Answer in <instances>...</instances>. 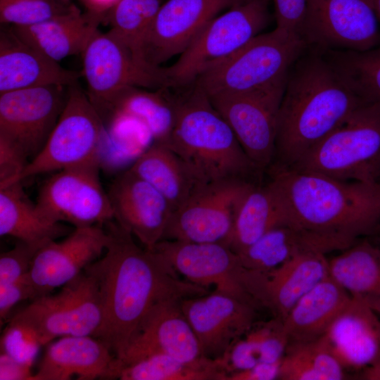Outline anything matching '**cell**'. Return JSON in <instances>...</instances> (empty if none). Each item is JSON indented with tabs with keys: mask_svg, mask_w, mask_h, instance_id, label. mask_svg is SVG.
Instances as JSON below:
<instances>
[{
	"mask_svg": "<svg viewBox=\"0 0 380 380\" xmlns=\"http://www.w3.org/2000/svg\"><path fill=\"white\" fill-rule=\"evenodd\" d=\"M104 255L84 271L96 281L102 322L93 336L121 362L139 325L151 308L168 299L205 294L208 289L179 274L158 253L141 248L116 221L108 222Z\"/></svg>",
	"mask_w": 380,
	"mask_h": 380,
	"instance_id": "1",
	"label": "cell"
},
{
	"mask_svg": "<svg viewBox=\"0 0 380 380\" xmlns=\"http://www.w3.org/2000/svg\"><path fill=\"white\" fill-rule=\"evenodd\" d=\"M310 48L288 74L272 165L293 167L365 102L322 51Z\"/></svg>",
	"mask_w": 380,
	"mask_h": 380,
	"instance_id": "2",
	"label": "cell"
},
{
	"mask_svg": "<svg viewBox=\"0 0 380 380\" xmlns=\"http://www.w3.org/2000/svg\"><path fill=\"white\" fill-rule=\"evenodd\" d=\"M291 224L347 247L380 228V186L272 165L267 170Z\"/></svg>",
	"mask_w": 380,
	"mask_h": 380,
	"instance_id": "3",
	"label": "cell"
},
{
	"mask_svg": "<svg viewBox=\"0 0 380 380\" xmlns=\"http://www.w3.org/2000/svg\"><path fill=\"white\" fill-rule=\"evenodd\" d=\"M175 98L168 146L201 184L227 179L259 182L262 171L247 156L231 127L197 85Z\"/></svg>",
	"mask_w": 380,
	"mask_h": 380,
	"instance_id": "4",
	"label": "cell"
},
{
	"mask_svg": "<svg viewBox=\"0 0 380 380\" xmlns=\"http://www.w3.org/2000/svg\"><path fill=\"white\" fill-rule=\"evenodd\" d=\"M308 48L302 36L276 27L207 67L193 84L208 96L253 91L287 76Z\"/></svg>",
	"mask_w": 380,
	"mask_h": 380,
	"instance_id": "5",
	"label": "cell"
},
{
	"mask_svg": "<svg viewBox=\"0 0 380 380\" xmlns=\"http://www.w3.org/2000/svg\"><path fill=\"white\" fill-rule=\"evenodd\" d=\"M152 251L189 282L269 311L267 273L244 267L226 244L161 240Z\"/></svg>",
	"mask_w": 380,
	"mask_h": 380,
	"instance_id": "6",
	"label": "cell"
},
{
	"mask_svg": "<svg viewBox=\"0 0 380 380\" xmlns=\"http://www.w3.org/2000/svg\"><path fill=\"white\" fill-rule=\"evenodd\" d=\"M380 163V103L365 101L291 168L374 182Z\"/></svg>",
	"mask_w": 380,
	"mask_h": 380,
	"instance_id": "7",
	"label": "cell"
},
{
	"mask_svg": "<svg viewBox=\"0 0 380 380\" xmlns=\"http://www.w3.org/2000/svg\"><path fill=\"white\" fill-rule=\"evenodd\" d=\"M270 0H241L213 18L171 66L167 87L192 84L207 67L231 56L260 34L270 21Z\"/></svg>",
	"mask_w": 380,
	"mask_h": 380,
	"instance_id": "8",
	"label": "cell"
},
{
	"mask_svg": "<svg viewBox=\"0 0 380 380\" xmlns=\"http://www.w3.org/2000/svg\"><path fill=\"white\" fill-rule=\"evenodd\" d=\"M104 132L103 121L87 92L78 82L68 87L65 105L45 145L13 183L75 167H101Z\"/></svg>",
	"mask_w": 380,
	"mask_h": 380,
	"instance_id": "9",
	"label": "cell"
},
{
	"mask_svg": "<svg viewBox=\"0 0 380 380\" xmlns=\"http://www.w3.org/2000/svg\"><path fill=\"white\" fill-rule=\"evenodd\" d=\"M95 279L84 270L54 295L39 297L13 318L33 329L43 345L66 336H94L102 322Z\"/></svg>",
	"mask_w": 380,
	"mask_h": 380,
	"instance_id": "10",
	"label": "cell"
},
{
	"mask_svg": "<svg viewBox=\"0 0 380 380\" xmlns=\"http://www.w3.org/2000/svg\"><path fill=\"white\" fill-rule=\"evenodd\" d=\"M287 77L253 91L208 96L247 156L262 172L274 161L278 115Z\"/></svg>",
	"mask_w": 380,
	"mask_h": 380,
	"instance_id": "11",
	"label": "cell"
},
{
	"mask_svg": "<svg viewBox=\"0 0 380 380\" xmlns=\"http://www.w3.org/2000/svg\"><path fill=\"white\" fill-rule=\"evenodd\" d=\"M254 183L227 179L198 186L172 212L162 240L225 244L237 210Z\"/></svg>",
	"mask_w": 380,
	"mask_h": 380,
	"instance_id": "12",
	"label": "cell"
},
{
	"mask_svg": "<svg viewBox=\"0 0 380 380\" xmlns=\"http://www.w3.org/2000/svg\"><path fill=\"white\" fill-rule=\"evenodd\" d=\"M101 167L87 165L57 171L39 189L36 205L53 222L75 228L102 226L114 219L108 192L99 178Z\"/></svg>",
	"mask_w": 380,
	"mask_h": 380,
	"instance_id": "13",
	"label": "cell"
},
{
	"mask_svg": "<svg viewBox=\"0 0 380 380\" xmlns=\"http://www.w3.org/2000/svg\"><path fill=\"white\" fill-rule=\"evenodd\" d=\"M379 23L369 0H308L302 37L320 50L367 51L380 46Z\"/></svg>",
	"mask_w": 380,
	"mask_h": 380,
	"instance_id": "14",
	"label": "cell"
},
{
	"mask_svg": "<svg viewBox=\"0 0 380 380\" xmlns=\"http://www.w3.org/2000/svg\"><path fill=\"white\" fill-rule=\"evenodd\" d=\"M82 55L87 94L95 108L125 87H167L163 68L144 65L109 32H98Z\"/></svg>",
	"mask_w": 380,
	"mask_h": 380,
	"instance_id": "15",
	"label": "cell"
},
{
	"mask_svg": "<svg viewBox=\"0 0 380 380\" xmlns=\"http://www.w3.org/2000/svg\"><path fill=\"white\" fill-rule=\"evenodd\" d=\"M68 87L49 85L0 94V137L30 161L42 149L65 105Z\"/></svg>",
	"mask_w": 380,
	"mask_h": 380,
	"instance_id": "16",
	"label": "cell"
},
{
	"mask_svg": "<svg viewBox=\"0 0 380 380\" xmlns=\"http://www.w3.org/2000/svg\"><path fill=\"white\" fill-rule=\"evenodd\" d=\"M241 0H167L148 32L142 53L153 68L182 54L220 12Z\"/></svg>",
	"mask_w": 380,
	"mask_h": 380,
	"instance_id": "17",
	"label": "cell"
},
{
	"mask_svg": "<svg viewBox=\"0 0 380 380\" xmlns=\"http://www.w3.org/2000/svg\"><path fill=\"white\" fill-rule=\"evenodd\" d=\"M181 307L196 336L202 355L212 360L221 359L251 329L258 311L216 291L182 299Z\"/></svg>",
	"mask_w": 380,
	"mask_h": 380,
	"instance_id": "18",
	"label": "cell"
},
{
	"mask_svg": "<svg viewBox=\"0 0 380 380\" xmlns=\"http://www.w3.org/2000/svg\"><path fill=\"white\" fill-rule=\"evenodd\" d=\"M108 234L102 226L75 228L34 254L28 274L36 298L70 281L105 252ZM35 298V299H36Z\"/></svg>",
	"mask_w": 380,
	"mask_h": 380,
	"instance_id": "19",
	"label": "cell"
},
{
	"mask_svg": "<svg viewBox=\"0 0 380 380\" xmlns=\"http://www.w3.org/2000/svg\"><path fill=\"white\" fill-rule=\"evenodd\" d=\"M108 194L115 221L152 250L162 240L173 212L168 201L129 169L115 178Z\"/></svg>",
	"mask_w": 380,
	"mask_h": 380,
	"instance_id": "20",
	"label": "cell"
},
{
	"mask_svg": "<svg viewBox=\"0 0 380 380\" xmlns=\"http://www.w3.org/2000/svg\"><path fill=\"white\" fill-rule=\"evenodd\" d=\"M181 300L165 299L151 308L128 346L122 360L123 366L156 353L184 362L203 357L196 336L182 311Z\"/></svg>",
	"mask_w": 380,
	"mask_h": 380,
	"instance_id": "21",
	"label": "cell"
},
{
	"mask_svg": "<svg viewBox=\"0 0 380 380\" xmlns=\"http://www.w3.org/2000/svg\"><path fill=\"white\" fill-rule=\"evenodd\" d=\"M122 362L93 336H66L49 343L34 380L118 379Z\"/></svg>",
	"mask_w": 380,
	"mask_h": 380,
	"instance_id": "22",
	"label": "cell"
},
{
	"mask_svg": "<svg viewBox=\"0 0 380 380\" xmlns=\"http://www.w3.org/2000/svg\"><path fill=\"white\" fill-rule=\"evenodd\" d=\"M82 71L68 70L23 41L11 25L0 30V94L38 87H69Z\"/></svg>",
	"mask_w": 380,
	"mask_h": 380,
	"instance_id": "23",
	"label": "cell"
},
{
	"mask_svg": "<svg viewBox=\"0 0 380 380\" xmlns=\"http://www.w3.org/2000/svg\"><path fill=\"white\" fill-rule=\"evenodd\" d=\"M322 338L345 369L361 372L380 360V319L352 297Z\"/></svg>",
	"mask_w": 380,
	"mask_h": 380,
	"instance_id": "24",
	"label": "cell"
},
{
	"mask_svg": "<svg viewBox=\"0 0 380 380\" xmlns=\"http://www.w3.org/2000/svg\"><path fill=\"white\" fill-rule=\"evenodd\" d=\"M343 243L289 224L274 227L236 253L248 269L268 273L299 255L308 252L340 251Z\"/></svg>",
	"mask_w": 380,
	"mask_h": 380,
	"instance_id": "25",
	"label": "cell"
},
{
	"mask_svg": "<svg viewBox=\"0 0 380 380\" xmlns=\"http://www.w3.org/2000/svg\"><path fill=\"white\" fill-rule=\"evenodd\" d=\"M351 296L329 274L303 295L283 319L289 343L321 338Z\"/></svg>",
	"mask_w": 380,
	"mask_h": 380,
	"instance_id": "26",
	"label": "cell"
},
{
	"mask_svg": "<svg viewBox=\"0 0 380 380\" xmlns=\"http://www.w3.org/2000/svg\"><path fill=\"white\" fill-rule=\"evenodd\" d=\"M291 224L284 198L270 179L254 183L246 193L235 216L231 236L225 243L239 253L269 230Z\"/></svg>",
	"mask_w": 380,
	"mask_h": 380,
	"instance_id": "27",
	"label": "cell"
},
{
	"mask_svg": "<svg viewBox=\"0 0 380 380\" xmlns=\"http://www.w3.org/2000/svg\"><path fill=\"white\" fill-rule=\"evenodd\" d=\"M100 22L77 7L72 11L30 26L11 25L25 42L59 62L82 54L95 34Z\"/></svg>",
	"mask_w": 380,
	"mask_h": 380,
	"instance_id": "28",
	"label": "cell"
},
{
	"mask_svg": "<svg viewBox=\"0 0 380 380\" xmlns=\"http://www.w3.org/2000/svg\"><path fill=\"white\" fill-rule=\"evenodd\" d=\"M72 232L44 217L25 192L22 182L0 188V234L15 238L37 251Z\"/></svg>",
	"mask_w": 380,
	"mask_h": 380,
	"instance_id": "29",
	"label": "cell"
},
{
	"mask_svg": "<svg viewBox=\"0 0 380 380\" xmlns=\"http://www.w3.org/2000/svg\"><path fill=\"white\" fill-rule=\"evenodd\" d=\"M328 259L329 274L353 298L380 315V247L356 241Z\"/></svg>",
	"mask_w": 380,
	"mask_h": 380,
	"instance_id": "30",
	"label": "cell"
},
{
	"mask_svg": "<svg viewBox=\"0 0 380 380\" xmlns=\"http://www.w3.org/2000/svg\"><path fill=\"white\" fill-rule=\"evenodd\" d=\"M167 87L148 91L137 87L123 88L96 108L102 119L111 115L134 118L149 132L153 142L166 144L175 120V102Z\"/></svg>",
	"mask_w": 380,
	"mask_h": 380,
	"instance_id": "31",
	"label": "cell"
},
{
	"mask_svg": "<svg viewBox=\"0 0 380 380\" xmlns=\"http://www.w3.org/2000/svg\"><path fill=\"white\" fill-rule=\"evenodd\" d=\"M269 311L284 319L296 302L329 275L326 254L308 252L293 258L267 273Z\"/></svg>",
	"mask_w": 380,
	"mask_h": 380,
	"instance_id": "32",
	"label": "cell"
},
{
	"mask_svg": "<svg viewBox=\"0 0 380 380\" xmlns=\"http://www.w3.org/2000/svg\"><path fill=\"white\" fill-rule=\"evenodd\" d=\"M179 208L199 184L182 159L166 144L153 142L128 168Z\"/></svg>",
	"mask_w": 380,
	"mask_h": 380,
	"instance_id": "33",
	"label": "cell"
},
{
	"mask_svg": "<svg viewBox=\"0 0 380 380\" xmlns=\"http://www.w3.org/2000/svg\"><path fill=\"white\" fill-rule=\"evenodd\" d=\"M122 380H228V374L219 360L201 357L184 362L163 353L152 354L120 370Z\"/></svg>",
	"mask_w": 380,
	"mask_h": 380,
	"instance_id": "34",
	"label": "cell"
},
{
	"mask_svg": "<svg viewBox=\"0 0 380 380\" xmlns=\"http://www.w3.org/2000/svg\"><path fill=\"white\" fill-rule=\"evenodd\" d=\"M162 0H120L108 15V31L145 66L142 49L148 32L162 5Z\"/></svg>",
	"mask_w": 380,
	"mask_h": 380,
	"instance_id": "35",
	"label": "cell"
},
{
	"mask_svg": "<svg viewBox=\"0 0 380 380\" xmlns=\"http://www.w3.org/2000/svg\"><path fill=\"white\" fill-rule=\"evenodd\" d=\"M322 52L362 100L380 103V46L361 51Z\"/></svg>",
	"mask_w": 380,
	"mask_h": 380,
	"instance_id": "36",
	"label": "cell"
},
{
	"mask_svg": "<svg viewBox=\"0 0 380 380\" xmlns=\"http://www.w3.org/2000/svg\"><path fill=\"white\" fill-rule=\"evenodd\" d=\"M77 6L60 0H0L2 25L26 27L72 11Z\"/></svg>",
	"mask_w": 380,
	"mask_h": 380,
	"instance_id": "37",
	"label": "cell"
},
{
	"mask_svg": "<svg viewBox=\"0 0 380 380\" xmlns=\"http://www.w3.org/2000/svg\"><path fill=\"white\" fill-rule=\"evenodd\" d=\"M254 348L259 362L281 361L289 345L283 320L272 317L266 322H256L244 334Z\"/></svg>",
	"mask_w": 380,
	"mask_h": 380,
	"instance_id": "38",
	"label": "cell"
},
{
	"mask_svg": "<svg viewBox=\"0 0 380 380\" xmlns=\"http://www.w3.org/2000/svg\"><path fill=\"white\" fill-rule=\"evenodd\" d=\"M44 346L36 331L26 324L12 317L1 337V353L30 366Z\"/></svg>",
	"mask_w": 380,
	"mask_h": 380,
	"instance_id": "39",
	"label": "cell"
},
{
	"mask_svg": "<svg viewBox=\"0 0 380 380\" xmlns=\"http://www.w3.org/2000/svg\"><path fill=\"white\" fill-rule=\"evenodd\" d=\"M37 251L22 241L0 255V286L15 282L29 274Z\"/></svg>",
	"mask_w": 380,
	"mask_h": 380,
	"instance_id": "40",
	"label": "cell"
},
{
	"mask_svg": "<svg viewBox=\"0 0 380 380\" xmlns=\"http://www.w3.org/2000/svg\"><path fill=\"white\" fill-rule=\"evenodd\" d=\"M29 163V158L18 146L0 137V188L12 184Z\"/></svg>",
	"mask_w": 380,
	"mask_h": 380,
	"instance_id": "41",
	"label": "cell"
},
{
	"mask_svg": "<svg viewBox=\"0 0 380 380\" xmlns=\"http://www.w3.org/2000/svg\"><path fill=\"white\" fill-rule=\"evenodd\" d=\"M277 27L302 36L308 0H274Z\"/></svg>",
	"mask_w": 380,
	"mask_h": 380,
	"instance_id": "42",
	"label": "cell"
},
{
	"mask_svg": "<svg viewBox=\"0 0 380 380\" xmlns=\"http://www.w3.org/2000/svg\"><path fill=\"white\" fill-rule=\"evenodd\" d=\"M36 295L28 274L11 284L0 286V321L2 325L13 307L27 299L34 300Z\"/></svg>",
	"mask_w": 380,
	"mask_h": 380,
	"instance_id": "43",
	"label": "cell"
},
{
	"mask_svg": "<svg viewBox=\"0 0 380 380\" xmlns=\"http://www.w3.org/2000/svg\"><path fill=\"white\" fill-rule=\"evenodd\" d=\"M281 361L276 362H259L249 369L229 374L228 380L278 379Z\"/></svg>",
	"mask_w": 380,
	"mask_h": 380,
	"instance_id": "44",
	"label": "cell"
},
{
	"mask_svg": "<svg viewBox=\"0 0 380 380\" xmlns=\"http://www.w3.org/2000/svg\"><path fill=\"white\" fill-rule=\"evenodd\" d=\"M32 367L20 363L6 354L0 355V380H34Z\"/></svg>",
	"mask_w": 380,
	"mask_h": 380,
	"instance_id": "45",
	"label": "cell"
},
{
	"mask_svg": "<svg viewBox=\"0 0 380 380\" xmlns=\"http://www.w3.org/2000/svg\"><path fill=\"white\" fill-rule=\"evenodd\" d=\"M86 8V12L100 23L106 22L111 10L120 0H79Z\"/></svg>",
	"mask_w": 380,
	"mask_h": 380,
	"instance_id": "46",
	"label": "cell"
},
{
	"mask_svg": "<svg viewBox=\"0 0 380 380\" xmlns=\"http://www.w3.org/2000/svg\"><path fill=\"white\" fill-rule=\"evenodd\" d=\"M362 379L380 380V360L360 372Z\"/></svg>",
	"mask_w": 380,
	"mask_h": 380,
	"instance_id": "47",
	"label": "cell"
},
{
	"mask_svg": "<svg viewBox=\"0 0 380 380\" xmlns=\"http://www.w3.org/2000/svg\"><path fill=\"white\" fill-rule=\"evenodd\" d=\"M380 23V0H369Z\"/></svg>",
	"mask_w": 380,
	"mask_h": 380,
	"instance_id": "48",
	"label": "cell"
},
{
	"mask_svg": "<svg viewBox=\"0 0 380 380\" xmlns=\"http://www.w3.org/2000/svg\"><path fill=\"white\" fill-rule=\"evenodd\" d=\"M374 182L377 183L380 186V163L374 176Z\"/></svg>",
	"mask_w": 380,
	"mask_h": 380,
	"instance_id": "49",
	"label": "cell"
},
{
	"mask_svg": "<svg viewBox=\"0 0 380 380\" xmlns=\"http://www.w3.org/2000/svg\"><path fill=\"white\" fill-rule=\"evenodd\" d=\"M61 2L65 4H70V0H60Z\"/></svg>",
	"mask_w": 380,
	"mask_h": 380,
	"instance_id": "50",
	"label": "cell"
},
{
	"mask_svg": "<svg viewBox=\"0 0 380 380\" xmlns=\"http://www.w3.org/2000/svg\"><path fill=\"white\" fill-rule=\"evenodd\" d=\"M378 232H379V243L377 245L380 247V228L378 230Z\"/></svg>",
	"mask_w": 380,
	"mask_h": 380,
	"instance_id": "51",
	"label": "cell"
}]
</instances>
